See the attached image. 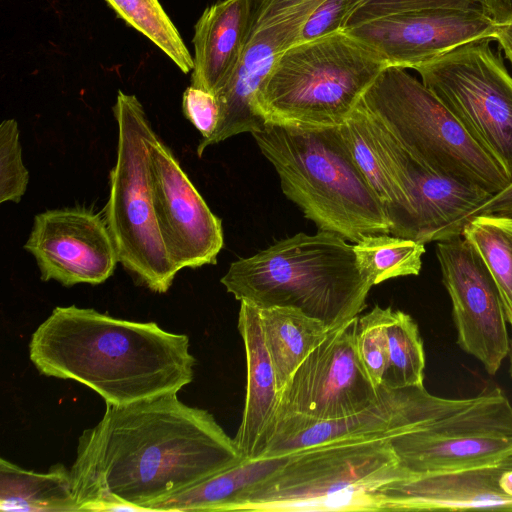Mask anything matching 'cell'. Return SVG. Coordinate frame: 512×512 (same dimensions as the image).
I'll return each instance as SVG.
<instances>
[{
  "mask_svg": "<svg viewBox=\"0 0 512 512\" xmlns=\"http://www.w3.org/2000/svg\"><path fill=\"white\" fill-rule=\"evenodd\" d=\"M244 459L211 413L177 393L106 404L98 424L79 437L72 493L77 511H150Z\"/></svg>",
  "mask_w": 512,
  "mask_h": 512,
  "instance_id": "cell-1",
  "label": "cell"
},
{
  "mask_svg": "<svg viewBox=\"0 0 512 512\" xmlns=\"http://www.w3.org/2000/svg\"><path fill=\"white\" fill-rule=\"evenodd\" d=\"M189 338L155 322L118 319L75 305L56 307L32 334L29 357L43 375L88 386L125 406L174 394L192 382Z\"/></svg>",
  "mask_w": 512,
  "mask_h": 512,
  "instance_id": "cell-2",
  "label": "cell"
},
{
  "mask_svg": "<svg viewBox=\"0 0 512 512\" xmlns=\"http://www.w3.org/2000/svg\"><path fill=\"white\" fill-rule=\"evenodd\" d=\"M220 281L240 302L295 308L329 331L358 317L373 286L359 269L354 246L319 230L297 233L234 261Z\"/></svg>",
  "mask_w": 512,
  "mask_h": 512,
  "instance_id": "cell-3",
  "label": "cell"
},
{
  "mask_svg": "<svg viewBox=\"0 0 512 512\" xmlns=\"http://www.w3.org/2000/svg\"><path fill=\"white\" fill-rule=\"evenodd\" d=\"M252 136L276 170L282 192L319 231L353 243L367 235L390 234L386 211L339 127L299 129L266 124Z\"/></svg>",
  "mask_w": 512,
  "mask_h": 512,
  "instance_id": "cell-4",
  "label": "cell"
},
{
  "mask_svg": "<svg viewBox=\"0 0 512 512\" xmlns=\"http://www.w3.org/2000/svg\"><path fill=\"white\" fill-rule=\"evenodd\" d=\"M387 67L348 28L330 32L284 51L255 92L252 109L269 125L339 127Z\"/></svg>",
  "mask_w": 512,
  "mask_h": 512,
  "instance_id": "cell-5",
  "label": "cell"
},
{
  "mask_svg": "<svg viewBox=\"0 0 512 512\" xmlns=\"http://www.w3.org/2000/svg\"><path fill=\"white\" fill-rule=\"evenodd\" d=\"M410 477L390 439H339L290 454L230 511H383L379 491Z\"/></svg>",
  "mask_w": 512,
  "mask_h": 512,
  "instance_id": "cell-6",
  "label": "cell"
},
{
  "mask_svg": "<svg viewBox=\"0 0 512 512\" xmlns=\"http://www.w3.org/2000/svg\"><path fill=\"white\" fill-rule=\"evenodd\" d=\"M362 102L414 158L436 173L489 194L509 183L446 105L406 69H384Z\"/></svg>",
  "mask_w": 512,
  "mask_h": 512,
  "instance_id": "cell-7",
  "label": "cell"
},
{
  "mask_svg": "<svg viewBox=\"0 0 512 512\" xmlns=\"http://www.w3.org/2000/svg\"><path fill=\"white\" fill-rule=\"evenodd\" d=\"M118 126L104 218L119 262L151 291L165 293L178 270L160 230L153 195L151 142L156 135L138 98L119 90L112 108Z\"/></svg>",
  "mask_w": 512,
  "mask_h": 512,
  "instance_id": "cell-8",
  "label": "cell"
},
{
  "mask_svg": "<svg viewBox=\"0 0 512 512\" xmlns=\"http://www.w3.org/2000/svg\"><path fill=\"white\" fill-rule=\"evenodd\" d=\"M490 40L470 41L414 70L511 180L512 76Z\"/></svg>",
  "mask_w": 512,
  "mask_h": 512,
  "instance_id": "cell-9",
  "label": "cell"
},
{
  "mask_svg": "<svg viewBox=\"0 0 512 512\" xmlns=\"http://www.w3.org/2000/svg\"><path fill=\"white\" fill-rule=\"evenodd\" d=\"M390 442L413 476L493 465L512 455V403L501 388L486 389L462 409Z\"/></svg>",
  "mask_w": 512,
  "mask_h": 512,
  "instance_id": "cell-10",
  "label": "cell"
},
{
  "mask_svg": "<svg viewBox=\"0 0 512 512\" xmlns=\"http://www.w3.org/2000/svg\"><path fill=\"white\" fill-rule=\"evenodd\" d=\"M468 398H444L422 386L391 388L383 384L378 399L349 416L319 419L301 414L278 417L259 457H279L334 440L391 439L469 405Z\"/></svg>",
  "mask_w": 512,
  "mask_h": 512,
  "instance_id": "cell-11",
  "label": "cell"
},
{
  "mask_svg": "<svg viewBox=\"0 0 512 512\" xmlns=\"http://www.w3.org/2000/svg\"><path fill=\"white\" fill-rule=\"evenodd\" d=\"M358 317L329 331L297 367L279 392L276 419L288 414L340 418L378 399L380 386L371 381L356 349Z\"/></svg>",
  "mask_w": 512,
  "mask_h": 512,
  "instance_id": "cell-12",
  "label": "cell"
},
{
  "mask_svg": "<svg viewBox=\"0 0 512 512\" xmlns=\"http://www.w3.org/2000/svg\"><path fill=\"white\" fill-rule=\"evenodd\" d=\"M436 256L451 299L457 344L494 376L510 350L509 324L498 287L462 236L436 242Z\"/></svg>",
  "mask_w": 512,
  "mask_h": 512,
  "instance_id": "cell-13",
  "label": "cell"
},
{
  "mask_svg": "<svg viewBox=\"0 0 512 512\" xmlns=\"http://www.w3.org/2000/svg\"><path fill=\"white\" fill-rule=\"evenodd\" d=\"M369 113L385 165L405 200L409 239L426 244L461 236L473 210L492 194L440 175L425 166L398 142L379 119Z\"/></svg>",
  "mask_w": 512,
  "mask_h": 512,
  "instance_id": "cell-14",
  "label": "cell"
},
{
  "mask_svg": "<svg viewBox=\"0 0 512 512\" xmlns=\"http://www.w3.org/2000/svg\"><path fill=\"white\" fill-rule=\"evenodd\" d=\"M24 248L34 256L43 281L67 287L101 284L119 262L105 218L81 207L37 214Z\"/></svg>",
  "mask_w": 512,
  "mask_h": 512,
  "instance_id": "cell-15",
  "label": "cell"
},
{
  "mask_svg": "<svg viewBox=\"0 0 512 512\" xmlns=\"http://www.w3.org/2000/svg\"><path fill=\"white\" fill-rule=\"evenodd\" d=\"M150 155L155 210L172 263L178 271L215 264L224 244L221 219L157 134Z\"/></svg>",
  "mask_w": 512,
  "mask_h": 512,
  "instance_id": "cell-16",
  "label": "cell"
},
{
  "mask_svg": "<svg viewBox=\"0 0 512 512\" xmlns=\"http://www.w3.org/2000/svg\"><path fill=\"white\" fill-rule=\"evenodd\" d=\"M496 25L476 9L437 8L382 15L346 28L389 66L415 69L470 41L492 39Z\"/></svg>",
  "mask_w": 512,
  "mask_h": 512,
  "instance_id": "cell-17",
  "label": "cell"
},
{
  "mask_svg": "<svg viewBox=\"0 0 512 512\" xmlns=\"http://www.w3.org/2000/svg\"><path fill=\"white\" fill-rule=\"evenodd\" d=\"M365 0H251L248 37L235 73L245 87H259L277 58L312 36L344 29Z\"/></svg>",
  "mask_w": 512,
  "mask_h": 512,
  "instance_id": "cell-18",
  "label": "cell"
},
{
  "mask_svg": "<svg viewBox=\"0 0 512 512\" xmlns=\"http://www.w3.org/2000/svg\"><path fill=\"white\" fill-rule=\"evenodd\" d=\"M379 496L383 511H512V455L489 466L396 481Z\"/></svg>",
  "mask_w": 512,
  "mask_h": 512,
  "instance_id": "cell-19",
  "label": "cell"
},
{
  "mask_svg": "<svg viewBox=\"0 0 512 512\" xmlns=\"http://www.w3.org/2000/svg\"><path fill=\"white\" fill-rule=\"evenodd\" d=\"M238 330L246 355V395L233 438L241 455L258 458L274 425L279 404L275 369L267 349L258 307L241 301Z\"/></svg>",
  "mask_w": 512,
  "mask_h": 512,
  "instance_id": "cell-20",
  "label": "cell"
},
{
  "mask_svg": "<svg viewBox=\"0 0 512 512\" xmlns=\"http://www.w3.org/2000/svg\"><path fill=\"white\" fill-rule=\"evenodd\" d=\"M251 0L207 7L194 27L191 86L217 95L237 71L248 37Z\"/></svg>",
  "mask_w": 512,
  "mask_h": 512,
  "instance_id": "cell-21",
  "label": "cell"
},
{
  "mask_svg": "<svg viewBox=\"0 0 512 512\" xmlns=\"http://www.w3.org/2000/svg\"><path fill=\"white\" fill-rule=\"evenodd\" d=\"M339 129L355 163L386 211L391 223L390 234L408 238L406 204L396 180L384 163L372 130L370 113L362 100Z\"/></svg>",
  "mask_w": 512,
  "mask_h": 512,
  "instance_id": "cell-22",
  "label": "cell"
},
{
  "mask_svg": "<svg viewBox=\"0 0 512 512\" xmlns=\"http://www.w3.org/2000/svg\"><path fill=\"white\" fill-rule=\"evenodd\" d=\"M289 456L290 454L245 458L240 463L154 504L150 511H230L242 495L280 468Z\"/></svg>",
  "mask_w": 512,
  "mask_h": 512,
  "instance_id": "cell-23",
  "label": "cell"
},
{
  "mask_svg": "<svg viewBox=\"0 0 512 512\" xmlns=\"http://www.w3.org/2000/svg\"><path fill=\"white\" fill-rule=\"evenodd\" d=\"M258 309L280 392L302 361L326 338L329 330L321 321L295 308Z\"/></svg>",
  "mask_w": 512,
  "mask_h": 512,
  "instance_id": "cell-24",
  "label": "cell"
},
{
  "mask_svg": "<svg viewBox=\"0 0 512 512\" xmlns=\"http://www.w3.org/2000/svg\"><path fill=\"white\" fill-rule=\"evenodd\" d=\"M0 509L3 511H77L70 470L62 464L48 472L28 471L1 458Z\"/></svg>",
  "mask_w": 512,
  "mask_h": 512,
  "instance_id": "cell-25",
  "label": "cell"
},
{
  "mask_svg": "<svg viewBox=\"0 0 512 512\" xmlns=\"http://www.w3.org/2000/svg\"><path fill=\"white\" fill-rule=\"evenodd\" d=\"M461 236L479 255L494 279L508 324L512 325V217L480 214L471 217Z\"/></svg>",
  "mask_w": 512,
  "mask_h": 512,
  "instance_id": "cell-26",
  "label": "cell"
},
{
  "mask_svg": "<svg viewBox=\"0 0 512 512\" xmlns=\"http://www.w3.org/2000/svg\"><path fill=\"white\" fill-rule=\"evenodd\" d=\"M362 274L374 285L386 280L416 276L422 267L425 244L392 234H372L354 243Z\"/></svg>",
  "mask_w": 512,
  "mask_h": 512,
  "instance_id": "cell-27",
  "label": "cell"
},
{
  "mask_svg": "<svg viewBox=\"0 0 512 512\" xmlns=\"http://www.w3.org/2000/svg\"><path fill=\"white\" fill-rule=\"evenodd\" d=\"M386 334L388 362L382 384L391 388L424 385L425 351L415 320L409 314L391 308Z\"/></svg>",
  "mask_w": 512,
  "mask_h": 512,
  "instance_id": "cell-28",
  "label": "cell"
},
{
  "mask_svg": "<svg viewBox=\"0 0 512 512\" xmlns=\"http://www.w3.org/2000/svg\"><path fill=\"white\" fill-rule=\"evenodd\" d=\"M117 17L160 48L183 73L191 72L193 57L159 0H105Z\"/></svg>",
  "mask_w": 512,
  "mask_h": 512,
  "instance_id": "cell-29",
  "label": "cell"
},
{
  "mask_svg": "<svg viewBox=\"0 0 512 512\" xmlns=\"http://www.w3.org/2000/svg\"><path fill=\"white\" fill-rule=\"evenodd\" d=\"M391 307L375 305L365 315L358 317L355 344L358 356L375 386L382 384L388 362L386 324Z\"/></svg>",
  "mask_w": 512,
  "mask_h": 512,
  "instance_id": "cell-30",
  "label": "cell"
},
{
  "mask_svg": "<svg viewBox=\"0 0 512 512\" xmlns=\"http://www.w3.org/2000/svg\"><path fill=\"white\" fill-rule=\"evenodd\" d=\"M29 181L22 161L17 121L6 119L0 125V203L20 202Z\"/></svg>",
  "mask_w": 512,
  "mask_h": 512,
  "instance_id": "cell-31",
  "label": "cell"
},
{
  "mask_svg": "<svg viewBox=\"0 0 512 512\" xmlns=\"http://www.w3.org/2000/svg\"><path fill=\"white\" fill-rule=\"evenodd\" d=\"M437 8L482 10V0H365L347 26L391 13Z\"/></svg>",
  "mask_w": 512,
  "mask_h": 512,
  "instance_id": "cell-32",
  "label": "cell"
},
{
  "mask_svg": "<svg viewBox=\"0 0 512 512\" xmlns=\"http://www.w3.org/2000/svg\"><path fill=\"white\" fill-rule=\"evenodd\" d=\"M182 109L185 117L201 133L200 140L208 139L216 131L221 111L213 93L190 85L183 93Z\"/></svg>",
  "mask_w": 512,
  "mask_h": 512,
  "instance_id": "cell-33",
  "label": "cell"
},
{
  "mask_svg": "<svg viewBox=\"0 0 512 512\" xmlns=\"http://www.w3.org/2000/svg\"><path fill=\"white\" fill-rule=\"evenodd\" d=\"M480 214H495L512 217V179L500 191L490 195L473 210L471 217Z\"/></svg>",
  "mask_w": 512,
  "mask_h": 512,
  "instance_id": "cell-34",
  "label": "cell"
},
{
  "mask_svg": "<svg viewBox=\"0 0 512 512\" xmlns=\"http://www.w3.org/2000/svg\"><path fill=\"white\" fill-rule=\"evenodd\" d=\"M482 9L495 25L512 24V0H482Z\"/></svg>",
  "mask_w": 512,
  "mask_h": 512,
  "instance_id": "cell-35",
  "label": "cell"
},
{
  "mask_svg": "<svg viewBox=\"0 0 512 512\" xmlns=\"http://www.w3.org/2000/svg\"><path fill=\"white\" fill-rule=\"evenodd\" d=\"M492 39L497 41L512 67V24L496 25Z\"/></svg>",
  "mask_w": 512,
  "mask_h": 512,
  "instance_id": "cell-36",
  "label": "cell"
},
{
  "mask_svg": "<svg viewBox=\"0 0 512 512\" xmlns=\"http://www.w3.org/2000/svg\"><path fill=\"white\" fill-rule=\"evenodd\" d=\"M511 328H512V325H511ZM509 373H510V376L512 378V336L510 338V350H509Z\"/></svg>",
  "mask_w": 512,
  "mask_h": 512,
  "instance_id": "cell-37",
  "label": "cell"
}]
</instances>
